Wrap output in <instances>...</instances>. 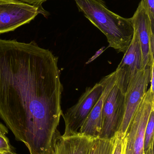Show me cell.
Returning <instances> with one entry per match:
<instances>
[{
	"label": "cell",
	"instance_id": "4",
	"mask_svg": "<svg viewBox=\"0 0 154 154\" xmlns=\"http://www.w3.org/2000/svg\"><path fill=\"white\" fill-rule=\"evenodd\" d=\"M154 109V91L147 89L127 131L123 154H145V133L151 111Z\"/></svg>",
	"mask_w": 154,
	"mask_h": 154
},
{
	"label": "cell",
	"instance_id": "11",
	"mask_svg": "<svg viewBox=\"0 0 154 154\" xmlns=\"http://www.w3.org/2000/svg\"><path fill=\"white\" fill-rule=\"evenodd\" d=\"M117 69H124L128 79L137 71L143 69L141 45L137 32L134 29L133 38Z\"/></svg>",
	"mask_w": 154,
	"mask_h": 154
},
{
	"label": "cell",
	"instance_id": "23",
	"mask_svg": "<svg viewBox=\"0 0 154 154\" xmlns=\"http://www.w3.org/2000/svg\"><path fill=\"white\" fill-rule=\"evenodd\" d=\"M12 154H16L14 153H13Z\"/></svg>",
	"mask_w": 154,
	"mask_h": 154
},
{
	"label": "cell",
	"instance_id": "12",
	"mask_svg": "<svg viewBox=\"0 0 154 154\" xmlns=\"http://www.w3.org/2000/svg\"><path fill=\"white\" fill-rule=\"evenodd\" d=\"M115 137L111 139L96 137L89 154H113Z\"/></svg>",
	"mask_w": 154,
	"mask_h": 154
},
{
	"label": "cell",
	"instance_id": "7",
	"mask_svg": "<svg viewBox=\"0 0 154 154\" xmlns=\"http://www.w3.org/2000/svg\"><path fill=\"white\" fill-rule=\"evenodd\" d=\"M40 13L39 8L19 0H0V33L13 31Z\"/></svg>",
	"mask_w": 154,
	"mask_h": 154
},
{
	"label": "cell",
	"instance_id": "13",
	"mask_svg": "<svg viewBox=\"0 0 154 154\" xmlns=\"http://www.w3.org/2000/svg\"><path fill=\"white\" fill-rule=\"evenodd\" d=\"M154 109L151 111L145 133L144 151L147 154L152 145L154 144Z\"/></svg>",
	"mask_w": 154,
	"mask_h": 154
},
{
	"label": "cell",
	"instance_id": "17",
	"mask_svg": "<svg viewBox=\"0 0 154 154\" xmlns=\"http://www.w3.org/2000/svg\"><path fill=\"white\" fill-rule=\"evenodd\" d=\"M19 1H21L31 5H34L38 7L40 11L41 14L44 15L45 17H47L49 14L48 12L46 11L42 8V5L43 2H46L47 0H19Z\"/></svg>",
	"mask_w": 154,
	"mask_h": 154
},
{
	"label": "cell",
	"instance_id": "14",
	"mask_svg": "<svg viewBox=\"0 0 154 154\" xmlns=\"http://www.w3.org/2000/svg\"><path fill=\"white\" fill-rule=\"evenodd\" d=\"M125 135L117 133L115 137L113 154H124Z\"/></svg>",
	"mask_w": 154,
	"mask_h": 154
},
{
	"label": "cell",
	"instance_id": "16",
	"mask_svg": "<svg viewBox=\"0 0 154 154\" xmlns=\"http://www.w3.org/2000/svg\"><path fill=\"white\" fill-rule=\"evenodd\" d=\"M12 152L7 137L5 135H0V152L9 154Z\"/></svg>",
	"mask_w": 154,
	"mask_h": 154
},
{
	"label": "cell",
	"instance_id": "19",
	"mask_svg": "<svg viewBox=\"0 0 154 154\" xmlns=\"http://www.w3.org/2000/svg\"><path fill=\"white\" fill-rule=\"evenodd\" d=\"M8 132L7 128L2 123H0V135H5Z\"/></svg>",
	"mask_w": 154,
	"mask_h": 154
},
{
	"label": "cell",
	"instance_id": "21",
	"mask_svg": "<svg viewBox=\"0 0 154 154\" xmlns=\"http://www.w3.org/2000/svg\"><path fill=\"white\" fill-rule=\"evenodd\" d=\"M153 144L151 145V147L149 148V150H148V152H147L146 154H154Z\"/></svg>",
	"mask_w": 154,
	"mask_h": 154
},
{
	"label": "cell",
	"instance_id": "10",
	"mask_svg": "<svg viewBox=\"0 0 154 154\" xmlns=\"http://www.w3.org/2000/svg\"><path fill=\"white\" fill-rule=\"evenodd\" d=\"M95 138L79 133L66 137L60 134L55 141L53 154H89Z\"/></svg>",
	"mask_w": 154,
	"mask_h": 154
},
{
	"label": "cell",
	"instance_id": "8",
	"mask_svg": "<svg viewBox=\"0 0 154 154\" xmlns=\"http://www.w3.org/2000/svg\"><path fill=\"white\" fill-rule=\"evenodd\" d=\"M131 18L141 45L143 69H150L154 64V32L151 29L150 19L143 0H141Z\"/></svg>",
	"mask_w": 154,
	"mask_h": 154
},
{
	"label": "cell",
	"instance_id": "9",
	"mask_svg": "<svg viewBox=\"0 0 154 154\" xmlns=\"http://www.w3.org/2000/svg\"><path fill=\"white\" fill-rule=\"evenodd\" d=\"M120 69L103 78L104 81V90L96 104L87 117L78 133L91 137H99L102 127V111L106 97L117 80L120 73Z\"/></svg>",
	"mask_w": 154,
	"mask_h": 154
},
{
	"label": "cell",
	"instance_id": "15",
	"mask_svg": "<svg viewBox=\"0 0 154 154\" xmlns=\"http://www.w3.org/2000/svg\"><path fill=\"white\" fill-rule=\"evenodd\" d=\"M151 23V29L154 32V0H143Z\"/></svg>",
	"mask_w": 154,
	"mask_h": 154
},
{
	"label": "cell",
	"instance_id": "18",
	"mask_svg": "<svg viewBox=\"0 0 154 154\" xmlns=\"http://www.w3.org/2000/svg\"><path fill=\"white\" fill-rule=\"evenodd\" d=\"M154 64H153L152 67L151 68V73H150V82L151 83L150 88L154 91Z\"/></svg>",
	"mask_w": 154,
	"mask_h": 154
},
{
	"label": "cell",
	"instance_id": "1",
	"mask_svg": "<svg viewBox=\"0 0 154 154\" xmlns=\"http://www.w3.org/2000/svg\"><path fill=\"white\" fill-rule=\"evenodd\" d=\"M63 86L49 50L0 38V118L30 154H53Z\"/></svg>",
	"mask_w": 154,
	"mask_h": 154
},
{
	"label": "cell",
	"instance_id": "20",
	"mask_svg": "<svg viewBox=\"0 0 154 154\" xmlns=\"http://www.w3.org/2000/svg\"><path fill=\"white\" fill-rule=\"evenodd\" d=\"M103 51H104V49H103V48H102L101 49H100L98 51H97V52H96V54H95V55H94V56H93L91 59H90V60H89V61L87 62L86 64H89V63H90L91 61L94 60H95V59L99 55H100V54L103 52Z\"/></svg>",
	"mask_w": 154,
	"mask_h": 154
},
{
	"label": "cell",
	"instance_id": "22",
	"mask_svg": "<svg viewBox=\"0 0 154 154\" xmlns=\"http://www.w3.org/2000/svg\"><path fill=\"white\" fill-rule=\"evenodd\" d=\"M0 154H3V153H2L0 152Z\"/></svg>",
	"mask_w": 154,
	"mask_h": 154
},
{
	"label": "cell",
	"instance_id": "2",
	"mask_svg": "<svg viewBox=\"0 0 154 154\" xmlns=\"http://www.w3.org/2000/svg\"><path fill=\"white\" fill-rule=\"evenodd\" d=\"M79 11L106 37L108 47L124 53L134 33L132 18L113 12L102 0H74Z\"/></svg>",
	"mask_w": 154,
	"mask_h": 154
},
{
	"label": "cell",
	"instance_id": "3",
	"mask_svg": "<svg viewBox=\"0 0 154 154\" xmlns=\"http://www.w3.org/2000/svg\"><path fill=\"white\" fill-rule=\"evenodd\" d=\"M120 69L116 82L105 99L102 111V127L99 137L111 139L115 136L122 124L124 112L125 95L127 84L125 70Z\"/></svg>",
	"mask_w": 154,
	"mask_h": 154
},
{
	"label": "cell",
	"instance_id": "6",
	"mask_svg": "<svg viewBox=\"0 0 154 154\" xmlns=\"http://www.w3.org/2000/svg\"><path fill=\"white\" fill-rule=\"evenodd\" d=\"M151 68L139 70L127 80L125 95L124 112L120 129L118 133L125 135L131 121L150 83Z\"/></svg>",
	"mask_w": 154,
	"mask_h": 154
},
{
	"label": "cell",
	"instance_id": "5",
	"mask_svg": "<svg viewBox=\"0 0 154 154\" xmlns=\"http://www.w3.org/2000/svg\"><path fill=\"white\" fill-rule=\"evenodd\" d=\"M103 79L93 87L86 89L78 101L68 109L61 116L65 121V130L63 136L76 134L80 129L94 106L96 104L104 90Z\"/></svg>",
	"mask_w": 154,
	"mask_h": 154
}]
</instances>
